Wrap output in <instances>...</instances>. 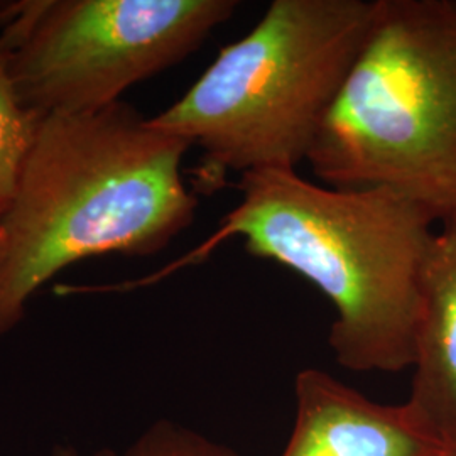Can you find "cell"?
Instances as JSON below:
<instances>
[{
  "instance_id": "cell-3",
  "label": "cell",
  "mask_w": 456,
  "mask_h": 456,
  "mask_svg": "<svg viewBox=\"0 0 456 456\" xmlns=\"http://www.w3.org/2000/svg\"><path fill=\"white\" fill-rule=\"evenodd\" d=\"M377 0H274L161 114L159 131L200 149L191 191L210 196L311 151L374 26Z\"/></svg>"
},
{
  "instance_id": "cell-6",
  "label": "cell",
  "mask_w": 456,
  "mask_h": 456,
  "mask_svg": "<svg viewBox=\"0 0 456 456\" xmlns=\"http://www.w3.org/2000/svg\"><path fill=\"white\" fill-rule=\"evenodd\" d=\"M406 404H380L322 369L294 379V423L281 456H438Z\"/></svg>"
},
{
  "instance_id": "cell-12",
  "label": "cell",
  "mask_w": 456,
  "mask_h": 456,
  "mask_svg": "<svg viewBox=\"0 0 456 456\" xmlns=\"http://www.w3.org/2000/svg\"><path fill=\"white\" fill-rule=\"evenodd\" d=\"M5 245V235H4V230L0 228V248Z\"/></svg>"
},
{
  "instance_id": "cell-1",
  "label": "cell",
  "mask_w": 456,
  "mask_h": 456,
  "mask_svg": "<svg viewBox=\"0 0 456 456\" xmlns=\"http://www.w3.org/2000/svg\"><path fill=\"white\" fill-rule=\"evenodd\" d=\"M242 200L195 250L152 276L109 284L126 293L208 259L228 239L306 279L335 310L328 345L354 372L397 374L414 362L421 273L436 220L387 186L335 188L297 169H259L237 181Z\"/></svg>"
},
{
  "instance_id": "cell-2",
  "label": "cell",
  "mask_w": 456,
  "mask_h": 456,
  "mask_svg": "<svg viewBox=\"0 0 456 456\" xmlns=\"http://www.w3.org/2000/svg\"><path fill=\"white\" fill-rule=\"evenodd\" d=\"M190 149L124 102L41 117L16 198L0 218V337L71 264L154 256L190 227L198 196L181 169Z\"/></svg>"
},
{
  "instance_id": "cell-10",
  "label": "cell",
  "mask_w": 456,
  "mask_h": 456,
  "mask_svg": "<svg viewBox=\"0 0 456 456\" xmlns=\"http://www.w3.org/2000/svg\"><path fill=\"white\" fill-rule=\"evenodd\" d=\"M20 7V0H0V28H4L12 17L16 16L17 11Z\"/></svg>"
},
{
  "instance_id": "cell-5",
  "label": "cell",
  "mask_w": 456,
  "mask_h": 456,
  "mask_svg": "<svg viewBox=\"0 0 456 456\" xmlns=\"http://www.w3.org/2000/svg\"><path fill=\"white\" fill-rule=\"evenodd\" d=\"M233 0H20L0 34L28 112L77 115L120 102L190 56L235 14Z\"/></svg>"
},
{
  "instance_id": "cell-9",
  "label": "cell",
  "mask_w": 456,
  "mask_h": 456,
  "mask_svg": "<svg viewBox=\"0 0 456 456\" xmlns=\"http://www.w3.org/2000/svg\"><path fill=\"white\" fill-rule=\"evenodd\" d=\"M51 456H242L224 443L212 440L191 428L158 421L129 444L124 452L110 448L83 455L75 448L58 446Z\"/></svg>"
},
{
  "instance_id": "cell-4",
  "label": "cell",
  "mask_w": 456,
  "mask_h": 456,
  "mask_svg": "<svg viewBox=\"0 0 456 456\" xmlns=\"http://www.w3.org/2000/svg\"><path fill=\"white\" fill-rule=\"evenodd\" d=\"M306 163L328 186H387L456 220V0H377Z\"/></svg>"
},
{
  "instance_id": "cell-8",
  "label": "cell",
  "mask_w": 456,
  "mask_h": 456,
  "mask_svg": "<svg viewBox=\"0 0 456 456\" xmlns=\"http://www.w3.org/2000/svg\"><path fill=\"white\" fill-rule=\"evenodd\" d=\"M39 118L19 105L7 73V53L0 46V218L16 198Z\"/></svg>"
},
{
  "instance_id": "cell-11",
  "label": "cell",
  "mask_w": 456,
  "mask_h": 456,
  "mask_svg": "<svg viewBox=\"0 0 456 456\" xmlns=\"http://www.w3.org/2000/svg\"><path fill=\"white\" fill-rule=\"evenodd\" d=\"M438 456H456V448H448L444 452H441Z\"/></svg>"
},
{
  "instance_id": "cell-7",
  "label": "cell",
  "mask_w": 456,
  "mask_h": 456,
  "mask_svg": "<svg viewBox=\"0 0 456 456\" xmlns=\"http://www.w3.org/2000/svg\"><path fill=\"white\" fill-rule=\"evenodd\" d=\"M409 412L446 448H456V220L435 232L421 273Z\"/></svg>"
}]
</instances>
